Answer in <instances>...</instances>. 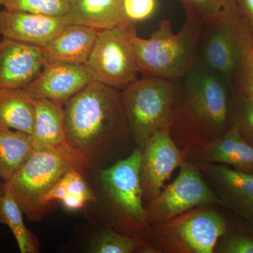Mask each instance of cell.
Listing matches in <instances>:
<instances>
[{
    "instance_id": "1",
    "label": "cell",
    "mask_w": 253,
    "mask_h": 253,
    "mask_svg": "<svg viewBox=\"0 0 253 253\" xmlns=\"http://www.w3.org/2000/svg\"><path fill=\"white\" fill-rule=\"evenodd\" d=\"M63 106L68 142L89 164L109 167L135 149L121 90L91 81Z\"/></svg>"
},
{
    "instance_id": "2",
    "label": "cell",
    "mask_w": 253,
    "mask_h": 253,
    "mask_svg": "<svg viewBox=\"0 0 253 253\" xmlns=\"http://www.w3.org/2000/svg\"><path fill=\"white\" fill-rule=\"evenodd\" d=\"M177 88L169 131L181 151L206 144L231 126L233 85L199 62Z\"/></svg>"
},
{
    "instance_id": "3",
    "label": "cell",
    "mask_w": 253,
    "mask_h": 253,
    "mask_svg": "<svg viewBox=\"0 0 253 253\" xmlns=\"http://www.w3.org/2000/svg\"><path fill=\"white\" fill-rule=\"evenodd\" d=\"M202 23L186 18L178 33L172 25L162 20L150 38H133L136 63L144 76L178 80L198 64Z\"/></svg>"
},
{
    "instance_id": "4",
    "label": "cell",
    "mask_w": 253,
    "mask_h": 253,
    "mask_svg": "<svg viewBox=\"0 0 253 253\" xmlns=\"http://www.w3.org/2000/svg\"><path fill=\"white\" fill-rule=\"evenodd\" d=\"M142 157L136 147L127 157L101 168L99 179L109 226L126 235L144 239L150 224L141 191Z\"/></svg>"
},
{
    "instance_id": "5",
    "label": "cell",
    "mask_w": 253,
    "mask_h": 253,
    "mask_svg": "<svg viewBox=\"0 0 253 253\" xmlns=\"http://www.w3.org/2000/svg\"><path fill=\"white\" fill-rule=\"evenodd\" d=\"M90 164L71 145L56 149H34L12 177L3 183L21 208L33 221L39 220L46 209L42 199L68 171H84Z\"/></svg>"
},
{
    "instance_id": "6",
    "label": "cell",
    "mask_w": 253,
    "mask_h": 253,
    "mask_svg": "<svg viewBox=\"0 0 253 253\" xmlns=\"http://www.w3.org/2000/svg\"><path fill=\"white\" fill-rule=\"evenodd\" d=\"M217 206H200L151 224L144 237V253H213L230 223Z\"/></svg>"
},
{
    "instance_id": "7",
    "label": "cell",
    "mask_w": 253,
    "mask_h": 253,
    "mask_svg": "<svg viewBox=\"0 0 253 253\" xmlns=\"http://www.w3.org/2000/svg\"><path fill=\"white\" fill-rule=\"evenodd\" d=\"M176 88V80L144 76L121 91L126 121L141 151L156 132L169 129Z\"/></svg>"
},
{
    "instance_id": "8",
    "label": "cell",
    "mask_w": 253,
    "mask_h": 253,
    "mask_svg": "<svg viewBox=\"0 0 253 253\" xmlns=\"http://www.w3.org/2000/svg\"><path fill=\"white\" fill-rule=\"evenodd\" d=\"M136 24L127 22L99 32L90 56L84 66L92 81L122 91L138 79L133 38Z\"/></svg>"
},
{
    "instance_id": "9",
    "label": "cell",
    "mask_w": 253,
    "mask_h": 253,
    "mask_svg": "<svg viewBox=\"0 0 253 253\" xmlns=\"http://www.w3.org/2000/svg\"><path fill=\"white\" fill-rule=\"evenodd\" d=\"M250 33L234 0L217 17L203 26L199 62L220 75L233 85L241 50Z\"/></svg>"
},
{
    "instance_id": "10",
    "label": "cell",
    "mask_w": 253,
    "mask_h": 253,
    "mask_svg": "<svg viewBox=\"0 0 253 253\" xmlns=\"http://www.w3.org/2000/svg\"><path fill=\"white\" fill-rule=\"evenodd\" d=\"M171 184L145 204L150 224H157L206 205H219V200L193 163L184 161Z\"/></svg>"
},
{
    "instance_id": "11",
    "label": "cell",
    "mask_w": 253,
    "mask_h": 253,
    "mask_svg": "<svg viewBox=\"0 0 253 253\" xmlns=\"http://www.w3.org/2000/svg\"><path fill=\"white\" fill-rule=\"evenodd\" d=\"M139 179L144 204L154 199L165 182L185 161L184 151L179 149L169 133L163 129L154 134L141 151Z\"/></svg>"
},
{
    "instance_id": "12",
    "label": "cell",
    "mask_w": 253,
    "mask_h": 253,
    "mask_svg": "<svg viewBox=\"0 0 253 253\" xmlns=\"http://www.w3.org/2000/svg\"><path fill=\"white\" fill-rule=\"evenodd\" d=\"M203 177L219 200L221 207L249 221L253 217V173L224 165L196 163Z\"/></svg>"
},
{
    "instance_id": "13",
    "label": "cell",
    "mask_w": 253,
    "mask_h": 253,
    "mask_svg": "<svg viewBox=\"0 0 253 253\" xmlns=\"http://www.w3.org/2000/svg\"><path fill=\"white\" fill-rule=\"evenodd\" d=\"M91 81L84 65L46 61L38 77L23 90L32 99H48L64 104Z\"/></svg>"
},
{
    "instance_id": "14",
    "label": "cell",
    "mask_w": 253,
    "mask_h": 253,
    "mask_svg": "<svg viewBox=\"0 0 253 253\" xmlns=\"http://www.w3.org/2000/svg\"><path fill=\"white\" fill-rule=\"evenodd\" d=\"M69 16H53L0 10V36L42 48L71 24Z\"/></svg>"
},
{
    "instance_id": "15",
    "label": "cell",
    "mask_w": 253,
    "mask_h": 253,
    "mask_svg": "<svg viewBox=\"0 0 253 253\" xmlns=\"http://www.w3.org/2000/svg\"><path fill=\"white\" fill-rule=\"evenodd\" d=\"M46 62L42 48L13 40L0 41V89H24Z\"/></svg>"
},
{
    "instance_id": "16",
    "label": "cell",
    "mask_w": 253,
    "mask_h": 253,
    "mask_svg": "<svg viewBox=\"0 0 253 253\" xmlns=\"http://www.w3.org/2000/svg\"><path fill=\"white\" fill-rule=\"evenodd\" d=\"M188 162L224 165L243 172L253 173V146L249 144L235 126L217 139L184 150Z\"/></svg>"
},
{
    "instance_id": "17",
    "label": "cell",
    "mask_w": 253,
    "mask_h": 253,
    "mask_svg": "<svg viewBox=\"0 0 253 253\" xmlns=\"http://www.w3.org/2000/svg\"><path fill=\"white\" fill-rule=\"evenodd\" d=\"M99 31L71 23L49 44L42 48L46 61L84 65L90 56Z\"/></svg>"
},
{
    "instance_id": "18",
    "label": "cell",
    "mask_w": 253,
    "mask_h": 253,
    "mask_svg": "<svg viewBox=\"0 0 253 253\" xmlns=\"http://www.w3.org/2000/svg\"><path fill=\"white\" fill-rule=\"evenodd\" d=\"M35 124L31 134L34 149H56L71 145L66 129L64 106L48 99H33Z\"/></svg>"
},
{
    "instance_id": "19",
    "label": "cell",
    "mask_w": 253,
    "mask_h": 253,
    "mask_svg": "<svg viewBox=\"0 0 253 253\" xmlns=\"http://www.w3.org/2000/svg\"><path fill=\"white\" fill-rule=\"evenodd\" d=\"M71 23L101 31L127 23L123 0H71Z\"/></svg>"
},
{
    "instance_id": "20",
    "label": "cell",
    "mask_w": 253,
    "mask_h": 253,
    "mask_svg": "<svg viewBox=\"0 0 253 253\" xmlns=\"http://www.w3.org/2000/svg\"><path fill=\"white\" fill-rule=\"evenodd\" d=\"M53 201H59L68 211H76L87 203L97 201V198L84 180L83 173L71 169L43 196L41 202L46 209Z\"/></svg>"
},
{
    "instance_id": "21",
    "label": "cell",
    "mask_w": 253,
    "mask_h": 253,
    "mask_svg": "<svg viewBox=\"0 0 253 253\" xmlns=\"http://www.w3.org/2000/svg\"><path fill=\"white\" fill-rule=\"evenodd\" d=\"M34 124V104L23 89H0V126L31 135Z\"/></svg>"
},
{
    "instance_id": "22",
    "label": "cell",
    "mask_w": 253,
    "mask_h": 253,
    "mask_svg": "<svg viewBox=\"0 0 253 253\" xmlns=\"http://www.w3.org/2000/svg\"><path fill=\"white\" fill-rule=\"evenodd\" d=\"M33 151L31 134L0 126V179L9 181Z\"/></svg>"
},
{
    "instance_id": "23",
    "label": "cell",
    "mask_w": 253,
    "mask_h": 253,
    "mask_svg": "<svg viewBox=\"0 0 253 253\" xmlns=\"http://www.w3.org/2000/svg\"><path fill=\"white\" fill-rule=\"evenodd\" d=\"M23 212L9 190L3 188L0 195V222L11 229L21 253L38 252V240L28 229Z\"/></svg>"
},
{
    "instance_id": "24",
    "label": "cell",
    "mask_w": 253,
    "mask_h": 253,
    "mask_svg": "<svg viewBox=\"0 0 253 253\" xmlns=\"http://www.w3.org/2000/svg\"><path fill=\"white\" fill-rule=\"evenodd\" d=\"M146 241L142 238L126 235L106 226L91 245L89 252L94 253H144Z\"/></svg>"
},
{
    "instance_id": "25",
    "label": "cell",
    "mask_w": 253,
    "mask_h": 253,
    "mask_svg": "<svg viewBox=\"0 0 253 253\" xmlns=\"http://www.w3.org/2000/svg\"><path fill=\"white\" fill-rule=\"evenodd\" d=\"M213 253H253V231L250 224L246 227L230 221Z\"/></svg>"
},
{
    "instance_id": "26",
    "label": "cell",
    "mask_w": 253,
    "mask_h": 253,
    "mask_svg": "<svg viewBox=\"0 0 253 253\" xmlns=\"http://www.w3.org/2000/svg\"><path fill=\"white\" fill-rule=\"evenodd\" d=\"M231 125L253 146V100L233 86Z\"/></svg>"
},
{
    "instance_id": "27",
    "label": "cell",
    "mask_w": 253,
    "mask_h": 253,
    "mask_svg": "<svg viewBox=\"0 0 253 253\" xmlns=\"http://www.w3.org/2000/svg\"><path fill=\"white\" fill-rule=\"evenodd\" d=\"M3 6L11 11L46 16H68L71 0H4Z\"/></svg>"
},
{
    "instance_id": "28",
    "label": "cell",
    "mask_w": 253,
    "mask_h": 253,
    "mask_svg": "<svg viewBox=\"0 0 253 253\" xmlns=\"http://www.w3.org/2000/svg\"><path fill=\"white\" fill-rule=\"evenodd\" d=\"M233 86L253 100V36L251 33L245 39L233 77Z\"/></svg>"
},
{
    "instance_id": "29",
    "label": "cell",
    "mask_w": 253,
    "mask_h": 253,
    "mask_svg": "<svg viewBox=\"0 0 253 253\" xmlns=\"http://www.w3.org/2000/svg\"><path fill=\"white\" fill-rule=\"evenodd\" d=\"M188 18L204 23L212 21L234 0H180Z\"/></svg>"
},
{
    "instance_id": "30",
    "label": "cell",
    "mask_w": 253,
    "mask_h": 253,
    "mask_svg": "<svg viewBox=\"0 0 253 253\" xmlns=\"http://www.w3.org/2000/svg\"><path fill=\"white\" fill-rule=\"evenodd\" d=\"M156 0H123V9L126 20L134 24L151 18L156 11Z\"/></svg>"
},
{
    "instance_id": "31",
    "label": "cell",
    "mask_w": 253,
    "mask_h": 253,
    "mask_svg": "<svg viewBox=\"0 0 253 253\" xmlns=\"http://www.w3.org/2000/svg\"><path fill=\"white\" fill-rule=\"evenodd\" d=\"M238 9L253 36V0H235Z\"/></svg>"
},
{
    "instance_id": "32",
    "label": "cell",
    "mask_w": 253,
    "mask_h": 253,
    "mask_svg": "<svg viewBox=\"0 0 253 253\" xmlns=\"http://www.w3.org/2000/svg\"><path fill=\"white\" fill-rule=\"evenodd\" d=\"M250 226H251V229H252V231H253V217L252 219H250L249 221Z\"/></svg>"
},
{
    "instance_id": "33",
    "label": "cell",
    "mask_w": 253,
    "mask_h": 253,
    "mask_svg": "<svg viewBox=\"0 0 253 253\" xmlns=\"http://www.w3.org/2000/svg\"><path fill=\"white\" fill-rule=\"evenodd\" d=\"M3 191V184L1 183V179H0V195L1 194Z\"/></svg>"
},
{
    "instance_id": "34",
    "label": "cell",
    "mask_w": 253,
    "mask_h": 253,
    "mask_svg": "<svg viewBox=\"0 0 253 253\" xmlns=\"http://www.w3.org/2000/svg\"><path fill=\"white\" fill-rule=\"evenodd\" d=\"M4 0H0V4L3 5V3H4Z\"/></svg>"
}]
</instances>
